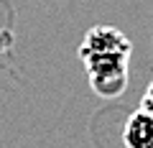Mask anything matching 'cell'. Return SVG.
<instances>
[{
    "label": "cell",
    "mask_w": 153,
    "mask_h": 148,
    "mask_svg": "<svg viewBox=\"0 0 153 148\" xmlns=\"http://www.w3.org/2000/svg\"><path fill=\"white\" fill-rule=\"evenodd\" d=\"M140 107L146 110V112H151V115H153V82L148 84L146 94H143V100H140Z\"/></svg>",
    "instance_id": "cell-4"
},
{
    "label": "cell",
    "mask_w": 153,
    "mask_h": 148,
    "mask_svg": "<svg viewBox=\"0 0 153 148\" xmlns=\"http://www.w3.org/2000/svg\"><path fill=\"white\" fill-rule=\"evenodd\" d=\"M130 54H133L130 39L112 26L89 28L79 46V59H82L87 74L97 69H110V66H128Z\"/></svg>",
    "instance_id": "cell-1"
},
{
    "label": "cell",
    "mask_w": 153,
    "mask_h": 148,
    "mask_svg": "<svg viewBox=\"0 0 153 148\" xmlns=\"http://www.w3.org/2000/svg\"><path fill=\"white\" fill-rule=\"evenodd\" d=\"M92 89L100 94V97H120L128 87V66H115V69H100L87 74Z\"/></svg>",
    "instance_id": "cell-3"
},
{
    "label": "cell",
    "mask_w": 153,
    "mask_h": 148,
    "mask_svg": "<svg viewBox=\"0 0 153 148\" xmlns=\"http://www.w3.org/2000/svg\"><path fill=\"white\" fill-rule=\"evenodd\" d=\"M125 148H153V115L138 107L123 125Z\"/></svg>",
    "instance_id": "cell-2"
}]
</instances>
